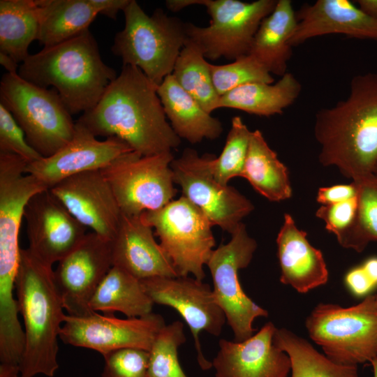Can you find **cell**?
Returning <instances> with one entry per match:
<instances>
[{
	"instance_id": "1",
	"label": "cell",
	"mask_w": 377,
	"mask_h": 377,
	"mask_svg": "<svg viewBox=\"0 0 377 377\" xmlns=\"http://www.w3.org/2000/svg\"><path fill=\"white\" fill-rule=\"evenodd\" d=\"M157 87L139 68L123 66L98 103L76 121L96 137L122 140L141 156L172 152L181 139L167 121Z\"/></svg>"
},
{
	"instance_id": "2",
	"label": "cell",
	"mask_w": 377,
	"mask_h": 377,
	"mask_svg": "<svg viewBox=\"0 0 377 377\" xmlns=\"http://www.w3.org/2000/svg\"><path fill=\"white\" fill-rule=\"evenodd\" d=\"M314 136L323 166L352 181L374 174L377 163V73L354 76L349 94L315 116Z\"/></svg>"
},
{
	"instance_id": "3",
	"label": "cell",
	"mask_w": 377,
	"mask_h": 377,
	"mask_svg": "<svg viewBox=\"0 0 377 377\" xmlns=\"http://www.w3.org/2000/svg\"><path fill=\"white\" fill-rule=\"evenodd\" d=\"M17 73L38 87H53L71 115L91 110L117 76L116 71L102 60L89 29L29 54Z\"/></svg>"
},
{
	"instance_id": "4",
	"label": "cell",
	"mask_w": 377,
	"mask_h": 377,
	"mask_svg": "<svg viewBox=\"0 0 377 377\" xmlns=\"http://www.w3.org/2000/svg\"><path fill=\"white\" fill-rule=\"evenodd\" d=\"M52 266L21 249L15 282L19 313L24 321V348L19 364L22 377H53L59 368L58 339L66 314Z\"/></svg>"
},
{
	"instance_id": "5",
	"label": "cell",
	"mask_w": 377,
	"mask_h": 377,
	"mask_svg": "<svg viewBox=\"0 0 377 377\" xmlns=\"http://www.w3.org/2000/svg\"><path fill=\"white\" fill-rule=\"evenodd\" d=\"M124 29L111 47L123 66L139 68L156 85L172 73L176 60L188 40L186 23L162 8L147 15L135 0L123 10Z\"/></svg>"
},
{
	"instance_id": "6",
	"label": "cell",
	"mask_w": 377,
	"mask_h": 377,
	"mask_svg": "<svg viewBox=\"0 0 377 377\" xmlns=\"http://www.w3.org/2000/svg\"><path fill=\"white\" fill-rule=\"evenodd\" d=\"M0 103L43 157L54 154L73 137L75 122L54 89L34 84L18 73H6L0 82Z\"/></svg>"
},
{
	"instance_id": "7",
	"label": "cell",
	"mask_w": 377,
	"mask_h": 377,
	"mask_svg": "<svg viewBox=\"0 0 377 377\" xmlns=\"http://www.w3.org/2000/svg\"><path fill=\"white\" fill-rule=\"evenodd\" d=\"M305 325L310 338L335 363L357 366L377 357L376 295L349 307L320 303Z\"/></svg>"
},
{
	"instance_id": "8",
	"label": "cell",
	"mask_w": 377,
	"mask_h": 377,
	"mask_svg": "<svg viewBox=\"0 0 377 377\" xmlns=\"http://www.w3.org/2000/svg\"><path fill=\"white\" fill-rule=\"evenodd\" d=\"M152 228L179 276L192 274L202 281L203 267L215 246L211 223L205 214L182 195L164 207L141 214Z\"/></svg>"
},
{
	"instance_id": "9",
	"label": "cell",
	"mask_w": 377,
	"mask_h": 377,
	"mask_svg": "<svg viewBox=\"0 0 377 377\" xmlns=\"http://www.w3.org/2000/svg\"><path fill=\"white\" fill-rule=\"evenodd\" d=\"M191 5L207 8L208 26L186 23L188 39L199 45L206 59L235 60L249 54L263 20L274 10L277 1L191 0Z\"/></svg>"
},
{
	"instance_id": "10",
	"label": "cell",
	"mask_w": 377,
	"mask_h": 377,
	"mask_svg": "<svg viewBox=\"0 0 377 377\" xmlns=\"http://www.w3.org/2000/svg\"><path fill=\"white\" fill-rule=\"evenodd\" d=\"M174 158L172 152L141 156L133 151L101 170L122 214L140 216L173 200L177 191L170 167Z\"/></svg>"
},
{
	"instance_id": "11",
	"label": "cell",
	"mask_w": 377,
	"mask_h": 377,
	"mask_svg": "<svg viewBox=\"0 0 377 377\" xmlns=\"http://www.w3.org/2000/svg\"><path fill=\"white\" fill-rule=\"evenodd\" d=\"M257 248L242 223L231 234L230 240L214 249L207 263L213 281L214 299L223 310L236 341L251 337L256 330L254 320L268 316V312L244 292L239 271L251 263Z\"/></svg>"
},
{
	"instance_id": "12",
	"label": "cell",
	"mask_w": 377,
	"mask_h": 377,
	"mask_svg": "<svg viewBox=\"0 0 377 377\" xmlns=\"http://www.w3.org/2000/svg\"><path fill=\"white\" fill-rule=\"evenodd\" d=\"M216 156H200L193 149L186 148L174 158L170 167L175 184L182 195L199 208L213 226H218L230 235L242 219L254 209L252 202L234 187L217 182L212 171Z\"/></svg>"
},
{
	"instance_id": "13",
	"label": "cell",
	"mask_w": 377,
	"mask_h": 377,
	"mask_svg": "<svg viewBox=\"0 0 377 377\" xmlns=\"http://www.w3.org/2000/svg\"><path fill=\"white\" fill-rule=\"evenodd\" d=\"M165 325L163 316L153 312L125 319L97 312L82 317L66 314L59 338L66 344L91 349L103 357L123 348L149 351Z\"/></svg>"
},
{
	"instance_id": "14",
	"label": "cell",
	"mask_w": 377,
	"mask_h": 377,
	"mask_svg": "<svg viewBox=\"0 0 377 377\" xmlns=\"http://www.w3.org/2000/svg\"><path fill=\"white\" fill-rule=\"evenodd\" d=\"M140 281L154 304L173 308L188 325L201 369L212 367L202 353L199 336L202 331L219 336L226 318L209 285L188 276H156Z\"/></svg>"
},
{
	"instance_id": "15",
	"label": "cell",
	"mask_w": 377,
	"mask_h": 377,
	"mask_svg": "<svg viewBox=\"0 0 377 377\" xmlns=\"http://www.w3.org/2000/svg\"><path fill=\"white\" fill-rule=\"evenodd\" d=\"M112 267L111 242L94 232L58 262L54 280L68 315L86 316L93 311L90 302Z\"/></svg>"
},
{
	"instance_id": "16",
	"label": "cell",
	"mask_w": 377,
	"mask_h": 377,
	"mask_svg": "<svg viewBox=\"0 0 377 377\" xmlns=\"http://www.w3.org/2000/svg\"><path fill=\"white\" fill-rule=\"evenodd\" d=\"M27 163L19 156L0 152V279L15 280L20 255L19 235L24 209L36 193L49 189L26 174Z\"/></svg>"
},
{
	"instance_id": "17",
	"label": "cell",
	"mask_w": 377,
	"mask_h": 377,
	"mask_svg": "<svg viewBox=\"0 0 377 377\" xmlns=\"http://www.w3.org/2000/svg\"><path fill=\"white\" fill-rule=\"evenodd\" d=\"M28 249L45 263H58L83 239L87 228L51 193L35 194L24 209Z\"/></svg>"
},
{
	"instance_id": "18",
	"label": "cell",
	"mask_w": 377,
	"mask_h": 377,
	"mask_svg": "<svg viewBox=\"0 0 377 377\" xmlns=\"http://www.w3.org/2000/svg\"><path fill=\"white\" fill-rule=\"evenodd\" d=\"M50 191L87 228L105 239L114 238L122 213L101 170L68 177Z\"/></svg>"
},
{
	"instance_id": "19",
	"label": "cell",
	"mask_w": 377,
	"mask_h": 377,
	"mask_svg": "<svg viewBox=\"0 0 377 377\" xmlns=\"http://www.w3.org/2000/svg\"><path fill=\"white\" fill-rule=\"evenodd\" d=\"M133 151L126 142L116 137L98 140L75 121L73 138L54 154L27 164L25 172L50 189L68 177L102 170L119 156Z\"/></svg>"
},
{
	"instance_id": "20",
	"label": "cell",
	"mask_w": 377,
	"mask_h": 377,
	"mask_svg": "<svg viewBox=\"0 0 377 377\" xmlns=\"http://www.w3.org/2000/svg\"><path fill=\"white\" fill-rule=\"evenodd\" d=\"M276 329L268 322L244 341L220 339L212 362L216 377H288L291 362L273 342Z\"/></svg>"
},
{
	"instance_id": "21",
	"label": "cell",
	"mask_w": 377,
	"mask_h": 377,
	"mask_svg": "<svg viewBox=\"0 0 377 377\" xmlns=\"http://www.w3.org/2000/svg\"><path fill=\"white\" fill-rule=\"evenodd\" d=\"M152 228L140 216L122 214L111 242L112 266L142 280L179 276L171 260L157 243Z\"/></svg>"
},
{
	"instance_id": "22",
	"label": "cell",
	"mask_w": 377,
	"mask_h": 377,
	"mask_svg": "<svg viewBox=\"0 0 377 377\" xmlns=\"http://www.w3.org/2000/svg\"><path fill=\"white\" fill-rule=\"evenodd\" d=\"M297 20L292 47L328 34L377 41V20L349 0H317L296 12Z\"/></svg>"
},
{
	"instance_id": "23",
	"label": "cell",
	"mask_w": 377,
	"mask_h": 377,
	"mask_svg": "<svg viewBox=\"0 0 377 377\" xmlns=\"http://www.w3.org/2000/svg\"><path fill=\"white\" fill-rule=\"evenodd\" d=\"M307 233L300 230L289 214H284L276 237L281 267L280 281L300 293L324 285L328 270L321 251L311 245Z\"/></svg>"
},
{
	"instance_id": "24",
	"label": "cell",
	"mask_w": 377,
	"mask_h": 377,
	"mask_svg": "<svg viewBox=\"0 0 377 377\" xmlns=\"http://www.w3.org/2000/svg\"><path fill=\"white\" fill-rule=\"evenodd\" d=\"M157 94L175 133L191 144L214 140L223 133L219 119L207 112L176 81L168 75L157 87Z\"/></svg>"
},
{
	"instance_id": "25",
	"label": "cell",
	"mask_w": 377,
	"mask_h": 377,
	"mask_svg": "<svg viewBox=\"0 0 377 377\" xmlns=\"http://www.w3.org/2000/svg\"><path fill=\"white\" fill-rule=\"evenodd\" d=\"M297 24L290 0H279L272 12L261 22L249 54L253 56L271 75L287 73L292 56L290 40Z\"/></svg>"
},
{
	"instance_id": "26",
	"label": "cell",
	"mask_w": 377,
	"mask_h": 377,
	"mask_svg": "<svg viewBox=\"0 0 377 377\" xmlns=\"http://www.w3.org/2000/svg\"><path fill=\"white\" fill-rule=\"evenodd\" d=\"M301 91L300 81L287 72L276 82H251L230 91L220 96L218 109L232 108L260 117L281 114Z\"/></svg>"
},
{
	"instance_id": "27",
	"label": "cell",
	"mask_w": 377,
	"mask_h": 377,
	"mask_svg": "<svg viewBox=\"0 0 377 377\" xmlns=\"http://www.w3.org/2000/svg\"><path fill=\"white\" fill-rule=\"evenodd\" d=\"M242 177L270 201H282L292 196L286 166L258 129L251 131Z\"/></svg>"
},
{
	"instance_id": "28",
	"label": "cell",
	"mask_w": 377,
	"mask_h": 377,
	"mask_svg": "<svg viewBox=\"0 0 377 377\" xmlns=\"http://www.w3.org/2000/svg\"><path fill=\"white\" fill-rule=\"evenodd\" d=\"M37 40L43 47L66 41L84 30L98 14L89 0H37Z\"/></svg>"
},
{
	"instance_id": "29",
	"label": "cell",
	"mask_w": 377,
	"mask_h": 377,
	"mask_svg": "<svg viewBox=\"0 0 377 377\" xmlns=\"http://www.w3.org/2000/svg\"><path fill=\"white\" fill-rule=\"evenodd\" d=\"M153 305L141 281L115 266L101 282L90 302V308L94 312L113 314L119 311L127 318L150 314Z\"/></svg>"
},
{
	"instance_id": "30",
	"label": "cell",
	"mask_w": 377,
	"mask_h": 377,
	"mask_svg": "<svg viewBox=\"0 0 377 377\" xmlns=\"http://www.w3.org/2000/svg\"><path fill=\"white\" fill-rule=\"evenodd\" d=\"M39 28L37 0L0 1V52L22 63L37 40Z\"/></svg>"
},
{
	"instance_id": "31",
	"label": "cell",
	"mask_w": 377,
	"mask_h": 377,
	"mask_svg": "<svg viewBox=\"0 0 377 377\" xmlns=\"http://www.w3.org/2000/svg\"><path fill=\"white\" fill-rule=\"evenodd\" d=\"M274 343L288 354L291 377H359L357 366L335 363L306 340L286 328H276Z\"/></svg>"
},
{
	"instance_id": "32",
	"label": "cell",
	"mask_w": 377,
	"mask_h": 377,
	"mask_svg": "<svg viewBox=\"0 0 377 377\" xmlns=\"http://www.w3.org/2000/svg\"><path fill=\"white\" fill-rule=\"evenodd\" d=\"M209 64L198 44L188 39L182 49L172 75L207 112L218 109L220 96L212 79Z\"/></svg>"
},
{
	"instance_id": "33",
	"label": "cell",
	"mask_w": 377,
	"mask_h": 377,
	"mask_svg": "<svg viewBox=\"0 0 377 377\" xmlns=\"http://www.w3.org/2000/svg\"><path fill=\"white\" fill-rule=\"evenodd\" d=\"M357 186V211L353 227L339 244L362 252L370 242L377 241V175L353 181Z\"/></svg>"
},
{
	"instance_id": "34",
	"label": "cell",
	"mask_w": 377,
	"mask_h": 377,
	"mask_svg": "<svg viewBox=\"0 0 377 377\" xmlns=\"http://www.w3.org/2000/svg\"><path fill=\"white\" fill-rule=\"evenodd\" d=\"M186 341L182 322L175 320L165 325L149 351V377H188L178 358V348Z\"/></svg>"
},
{
	"instance_id": "35",
	"label": "cell",
	"mask_w": 377,
	"mask_h": 377,
	"mask_svg": "<svg viewBox=\"0 0 377 377\" xmlns=\"http://www.w3.org/2000/svg\"><path fill=\"white\" fill-rule=\"evenodd\" d=\"M251 133L240 117L232 119L223 151L219 156L214 158L212 164L214 176L222 185H228L231 179L242 177Z\"/></svg>"
},
{
	"instance_id": "36",
	"label": "cell",
	"mask_w": 377,
	"mask_h": 377,
	"mask_svg": "<svg viewBox=\"0 0 377 377\" xmlns=\"http://www.w3.org/2000/svg\"><path fill=\"white\" fill-rule=\"evenodd\" d=\"M209 69L214 88L220 96L245 84L274 82L272 75L251 54L238 57L227 64H209Z\"/></svg>"
},
{
	"instance_id": "37",
	"label": "cell",
	"mask_w": 377,
	"mask_h": 377,
	"mask_svg": "<svg viewBox=\"0 0 377 377\" xmlns=\"http://www.w3.org/2000/svg\"><path fill=\"white\" fill-rule=\"evenodd\" d=\"M102 377H149V351L123 348L103 357Z\"/></svg>"
},
{
	"instance_id": "38",
	"label": "cell",
	"mask_w": 377,
	"mask_h": 377,
	"mask_svg": "<svg viewBox=\"0 0 377 377\" xmlns=\"http://www.w3.org/2000/svg\"><path fill=\"white\" fill-rule=\"evenodd\" d=\"M0 152L16 154L27 164L43 156L27 141L24 133L6 107L0 103Z\"/></svg>"
},
{
	"instance_id": "39",
	"label": "cell",
	"mask_w": 377,
	"mask_h": 377,
	"mask_svg": "<svg viewBox=\"0 0 377 377\" xmlns=\"http://www.w3.org/2000/svg\"><path fill=\"white\" fill-rule=\"evenodd\" d=\"M357 195L339 203L321 205L316 215L325 223L326 229L334 233L339 243L353 227L357 211Z\"/></svg>"
},
{
	"instance_id": "40",
	"label": "cell",
	"mask_w": 377,
	"mask_h": 377,
	"mask_svg": "<svg viewBox=\"0 0 377 377\" xmlns=\"http://www.w3.org/2000/svg\"><path fill=\"white\" fill-rule=\"evenodd\" d=\"M345 283L350 291L357 297L367 296L374 288H377V284L362 265L352 268L346 273Z\"/></svg>"
},
{
	"instance_id": "41",
	"label": "cell",
	"mask_w": 377,
	"mask_h": 377,
	"mask_svg": "<svg viewBox=\"0 0 377 377\" xmlns=\"http://www.w3.org/2000/svg\"><path fill=\"white\" fill-rule=\"evenodd\" d=\"M357 195V186L352 181L348 184H338L318 189L316 196L318 202L322 205L339 203L353 198Z\"/></svg>"
},
{
	"instance_id": "42",
	"label": "cell",
	"mask_w": 377,
	"mask_h": 377,
	"mask_svg": "<svg viewBox=\"0 0 377 377\" xmlns=\"http://www.w3.org/2000/svg\"><path fill=\"white\" fill-rule=\"evenodd\" d=\"M98 14L116 20L118 13L124 10L131 0H89Z\"/></svg>"
},
{
	"instance_id": "43",
	"label": "cell",
	"mask_w": 377,
	"mask_h": 377,
	"mask_svg": "<svg viewBox=\"0 0 377 377\" xmlns=\"http://www.w3.org/2000/svg\"><path fill=\"white\" fill-rule=\"evenodd\" d=\"M355 2L365 13L377 20V0H357Z\"/></svg>"
},
{
	"instance_id": "44",
	"label": "cell",
	"mask_w": 377,
	"mask_h": 377,
	"mask_svg": "<svg viewBox=\"0 0 377 377\" xmlns=\"http://www.w3.org/2000/svg\"><path fill=\"white\" fill-rule=\"evenodd\" d=\"M0 64L7 73H17L18 64L8 54L0 52Z\"/></svg>"
},
{
	"instance_id": "45",
	"label": "cell",
	"mask_w": 377,
	"mask_h": 377,
	"mask_svg": "<svg viewBox=\"0 0 377 377\" xmlns=\"http://www.w3.org/2000/svg\"><path fill=\"white\" fill-rule=\"evenodd\" d=\"M362 265L373 281L377 284V257H371L367 259Z\"/></svg>"
},
{
	"instance_id": "46",
	"label": "cell",
	"mask_w": 377,
	"mask_h": 377,
	"mask_svg": "<svg viewBox=\"0 0 377 377\" xmlns=\"http://www.w3.org/2000/svg\"><path fill=\"white\" fill-rule=\"evenodd\" d=\"M0 377H22L19 367L6 364L0 365Z\"/></svg>"
},
{
	"instance_id": "47",
	"label": "cell",
	"mask_w": 377,
	"mask_h": 377,
	"mask_svg": "<svg viewBox=\"0 0 377 377\" xmlns=\"http://www.w3.org/2000/svg\"><path fill=\"white\" fill-rule=\"evenodd\" d=\"M370 362L373 368V377H377V357L374 358Z\"/></svg>"
},
{
	"instance_id": "48",
	"label": "cell",
	"mask_w": 377,
	"mask_h": 377,
	"mask_svg": "<svg viewBox=\"0 0 377 377\" xmlns=\"http://www.w3.org/2000/svg\"><path fill=\"white\" fill-rule=\"evenodd\" d=\"M374 174L377 175V163H376V165L375 166V168L374 170Z\"/></svg>"
},
{
	"instance_id": "49",
	"label": "cell",
	"mask_w": 377,
	"mask_h": 377,
	"mask_svg": "<svg viewBox=\"0 0 377 377\" xmlns=\"http://www.w3.org/2000/svg\"><path fill=\"white\" fill-rule=\"evenodd\" d=\"M376 306H377V294H376Z\"/></svg>"
}]
</instances>
